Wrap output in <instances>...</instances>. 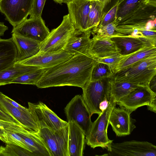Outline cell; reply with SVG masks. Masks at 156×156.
Segmentation results:
<instances>
[{
	"mask_svg": "<svg viewBox=\"0 0 156 156\" xmlns=\"http://www.w3.org/2000/svg\"><path fill=\"white\" fill-rule=\"evenodd\" d=\"M97 62L96 58L88 55H74L60 64L45 68L35 85L40 88L68 86L82 89L90 81L93 69Z\"/></svg>",
	"mask_w": 156,
	"mask_h": 156,
	"instance_id": "1",
	"label": "cell"
},
{
	"mask_svg": "<svg viewBox=\"0 0 156 156\" xmlns=\"http://www.w3.org/2000/svg\"><path fill=\"white\" fill-rule=\"evenodd\" d=\"M156 74V55L140 60L115 73L111 77L115 81L126 82L138 85H149Z\"/></svg>",
	"mask_w": 156,
	"mask_h": 156,
	"instance_id": "2",
	"label": "cell"
},
{
	"mask_svg": "<svg viewBox=\"0 0 156 156\" xmlns=\"http://www.w3.org/2000/svg\"><path fill=\"white\" fill-rule=\"evenodd\" d=\"M116 105V103L110 98L108 107L92 122L89 132L85 136L87 144L91 147L94 149L100 147L107 149L113 142V140L108 138L107 129L111 113Z\"/></svg>",
	"mask_w": 156,
	"mask_h": 156,
	"instance_id": "3",
	"label": "cell"
},
{
	"mask_svg": "<svg viewBox=\"0 0 156 156\" xmlns=\"http://www.w3.org/2000/svg\"><path fill=\"white\" fill-rule=\"evenodd\" d=\"M111 77L89 82L82 88L83 101L91 115L94 114L99 115L100 103L105 99L110 98Z\"/></svg>",
	"mask_w": 156,
	"mask_h": 156,
	"instance_id": "4",
	"label": "cell"
},
{
	"mask_svg": "<svg viewBox=\"0 0 156 156\" xmlns=\"http://www.w3.org/2000/svg\"><path fill=\"white\" fill-rule=\"evenodd\" d=\"M75 28L69 14L63 16L60 24L52 30L40 44L41 52H59L63 50Z\"/></svg>",
	"mask_w": 156,
	"mask_h": 156,
	"instance_id": "5",
	"label": "cell"
},
{
	"mask_svg": "<svg viewBox=\"0 0 156 156\" xmlns=\"http://www.w3.org/2000/svg\"><path fill=\"white\" fill-rule=\"evenodd\" d=\"M69 124L55 131L47 128L37 133L47 149L50 156H69L68 151Z\"/></svg>",
	"mask_w": 156,
	"mask_h": 156,
	"instance_id": "6",
	"label": "cell"
},
{
	"mask_svg": "<svg viewBox=\"0 0 156 156\" xmlns=\"http://www.w3.org/2000/svg\"><path fill=\"white\" fill-rule=\"evenodd\" d=\"M110 156H156V146L147 141L135 140L110 144L107 149Z\"/></svg>",
	"mask_w": 156,
	"mask_h": 156,
	"instance_id": "7",
	"label": "cell"
},
{
	"mask_svg": "<svg viewBox=\"0 0 156 156\" xmlns=\"http://www.w3.org/2000/svg\"><path fill=\"white\" fill-rule=\"evenodd\" d=\"M68 122L76 123L84 132L85 136L88 133L92 122L90 113L82 95L75 96L65 108Z\"/></svg>",
	"mask_w": 156,
	"mask_h": 156,
	"instance_id": "8",
	"label": "cell"
},
{
	"mask_svg": "<svg viewBox=\"0 0 156 156\" xmlns=\"http://www.w3.org/2000/svg\"><path fill=\"white\" fill-rule=\"evenodd\" d=\"M34 0H0V12L13 28L27 19Z\"/></svg>",
	"mask_w": 156,
	"mask_h": 156,
	"instance_id": "9",
	"label": "cell"
},
{
	"mask_svg": "<svg viewBox=\"0 0 156 156\" xmlns=\"http://www.w3.org/2000/svg\"><path fill=\"white\" fill-rule=\"evenodd\" d=\"M28 108L39 129L47 128L53 131L62 128L68 122L59 117L45 104L40 101L37 104L28 102Z\"/></svg>",
	"mask_w": 156,
	"mask_h": 156,
	"instance_id": "10",
	"label": "cell"
},
{
	"mask_svg": "<svg viewBox=\"0 0 156 156\" xmlns=\"http://www.w3.org/2000/svg\"><path fill=\"white\" fill-rule=\"evenodd\" d=\"M156 93L150 89L149 85H139L129 93L120 98L116 104L131 114L138 108L149 105Z\"/></svg>",
	"mask_w": 156,
	"mask_h": 156,
	"instance_id": "11",
	"label": "cell"
},
{
	"mask_svg": "<svg viewBox=\"0 0 156 156\" xmlns=\"http://www.w3.org/2000/svg\"><path fill=\"white\" fill-rule=\"evenodd\" d=\"M50 32L44 20L41 17L27 19L17 27L13 28L11 33L41 43Z\"/></svg>",
	"mask_w": 156,
	"mask_h": 156,
	"instance_id": "12",
	"label": "cell"
},
{
	"mask_svg": "<svg viewBox=\"0 0 156 156\" xmlns=\"http://www.w3.org/2000/svg\"><path fill=\"white\" fill-rule=\"evenodd\" d=\"M4 95L0 91V110L13 118L27 131L38 133L39 129L30 111L25 112L14 107L6 100Z\"/></svg>",
	"mask_w": 156,
	"mask_h": 156,
	"instance_id": "13",
	"label": "cell"
},
{
	"mask_svg": "<svg viewBox=\"0 0 156 156\" xmlns=\"http://www.w3.org/2000/svg\"><path fill=\"white\" fill-rule=\"evenodd\" d=\"M73 55L64 50L55 52H39L29 58L16 62L41 68H48L65 62Z\"/></svg>",
	"mask_w": 156,
	"mask_h": 156,
	"instance_id": "14",
	"label": "cell"
},
{
	"mask_svg": "<svg viewBox=\"0 0 156 156\" xmlns=\"http://www.w3.org/2000/svg\"><path fill=\"white\" fill-rule=\"evenodd\" d=\"M130 114L121 108L115 106L111 113L109 124L116 136L121 137L130 135L136 128Z\"/></svg>",
	"mask_w": 156,
	"mask_h": 156,
	"instance_id": "15",
	"label": "cell"
},
{
	"mask_svg": "<svg viewBox=\"0 0 156 156\" xmlns=\"http://www.w3.org/2000/svg\"><path fill=\"white\" fill-rule=\"evenodd\" d=\"M91 0H70L66 3L68 14L76 29L88 30Z\"/></svg>",
	"mask_w": 156,
	"mask_h": 156,
	"instance_id": "16",
	"label": "cell"
},
{
	"mask_svg": "<svg viewBox=\"0 0 156 156\" xmlns=\"http://www.w3.org/2000/svg\"><path fill=\"white\" fill-rule=\"evenodd\" d=\"M110 37L114 42L119 54L122 56L131 54L148 45H156L146 39L129 35L122 34L112 36Z\"/></svg>",
	"mask_w": 156,
	"mask_h": 156,
	"instance_id": "17",
	"label": "cell"
},
{
	"mask_svg": "<svg viewBox=\"0 0 156 156\" xmlns=\"http://www.w3.org/2000/svg\"><path fill=\"white\" fill-rule=\"evenodd\" d=\"M91 32V30L75 29L69 37L63 50L73 55L80 54L89 55Z\"/></svg>",
	"mask_w": 156,
	"mask_h": 156,
	"instance_id": "18",
	"label": "cell"
},
{
	"mask_svg": "<svg viewBox=\"0 0 156 156\" xmlns=\"http://www.w3.org/2000/svg\"><path fill=\"white\" fill-rule=\"evenodd\" d=\"M88 54L95 58H98L119 53L114 42L110 37L93 36L91 39Z\"/></svg>",
	"mask_w": 156,
	"mask_h": 156,
	"instance_id": "19",
	"label": "cell"
},
{
	"mask_svg": "<svg viewBox=\"0 0 156 156\" xmlns=\"http://www.w3.org/2000/svg\"><path fill=\"white\" fill-rule=\"evenodd\" d=\"M12 37L17 51L16 62L29 58L40 52L41 43L14 33Z\"/></svg>",
	"mask_w": 156,
	"mask_h": 156,
	"instance_id": "20",
	"label": "cell"
},
{
	"mask_svg": "<svg viewBox=\"0 0 156 156\" xmlns=\"http://www.w3.org/2000/svg\"><path fill=\"white\" fill-rule=\"evenodd\" d=\"M68 151L69 156H83L85 147V135L75 122H68Z\"/></svg>",
	"mask_w": 156,
	"mask_h": 156,
	"instance_id": "21",
	"label": "cell"
},
{
	"mask_svg": "<svg viewBox=\"0 0 156 156\" xmlns=\"http://www.w3.org/2000/svg\"><path fill=\"white\" fill-rule=\"evenodd\" d=\"M156 45L153 44L148 45L133 53L123 56L112 68L113 73L128 67L146 58L156 55Z\"/></svg>",
	"mask_w": 156,
	"mask_h": 156,
	"instance_id": "22",
	"label": "cell"
},
{
	"mask_svg": "<svg viewBox=\"0 0 156 156\" xmlns=\"http://www.w3.org/2000/svg\"><path fill=\"white\" fill-rule=\"evenodd\" d=\"M17 51L12 38H0V71L8 68L16 62Z\"/></svg>",
	"mask_w": 156,
	"mask_h": 156,
	"instance_id": "23",
	"label": "cell"
},
{
	"mask_svg": "<svg viewBox=\"0 0 156 156\" xmlns=\"http://www.w3.org/2000/svg\"><path fill=\"white\" fill-rule=\"evenodd\" d=\"M39 68H41L15 62L8 68L0 71V86L11 84L13 80L19 76Z\"/></svg>",
	"mask_w": 156,
	"mask_h": 156,
	"instance_id": "24",
	"label": "cell"
},
{
	"mask_svg": "<svg viewBox=\"0 0 156 156\" xmlns=\"http://www.w3.org/2000/svg\"><path fill=\"white\" fill-rule=\"evenodd\" d=\"M24 141L30 151L35 156H50L42 140L37 133L28 131L17 133Z\"/></svg>",
	"mask_w": 156,
	"mask_h": 156,
	"instance_id": "25",
	"label": "cell"
},
{
	"mask_svg": "<svg viewBox=\"0 0 156 156\" xmlns=\"http://www.w3.org/2000/svg\"><path fill=\"white\" fill-rule=\"evenodd\" d=\"M138 85L124 81H115L111 78L110 98L115 103Z\"/></svg>",
	"mask_w": 156,
	"mask_h": 156,
	"instance_id": "26",
	"label": "cell"
},
{
	"mask_svg": "<svg viewBox=\"0 0 156 156\" xmlns=\"http://www.w3.org/2000/svg\"><path fill=\"white\" fill-rule=\"evenodd\" d=\"M45 68H39L27 73L16 78L11 83H20L35 85L41 78Z\"/></svg>",
	"mask_w": 156,
	"mask_h": 156,
	"instance_id": "27",
	"label": "cell"
},
{
	"mask_svg": "<svg viewBox=\"0 0 156 156\" xmlns=\"http://www.w3.org/2000/svg\"><path fill=\"white\" fill-rule=\"evenodd\" d=\"M113 74L110 66L97 61L93 69L90 81H93L111 77Z\"/></svg>",
	"mask_w": 156,
	"mask_h": 156,
	"instance_id": "28",
	"label": "cell"
},
{
	"mask_svg": "<svg viewBox=\"0 0 156 156\" xmlns=\"http://www.w3.org/2000/svg\"><path fill=\"white\" fill-rule=\"evenodd\" d=\"M0 156H35L32 152L13 144L1 146Z\"/></svg>",
	"mask_w": 156,
	"mask_h": 156,
	"instance_id": "29",
	"label": "cell"
},
{
	"mask_svg": "<svg viewBox=\"0 0 156 156\" xmlns=\"http://www.w3.org/2000/svg\"><path fill=\"white\" fill-rule=\"evenodd\" d=\"M101 7L98 0H91L88 21V30L97 27L101 16Z\"/></svg>",
	"mask_w": 156,
	"mask_h": 156,
	"instance_id": "30",
	"label": "cell"
},
{
	"mask_svg": "<svg viewBox=\"0 0 156 156\" xmlns=\"http://www.w3.org/2000/svg\"><path fill=\"white\" fill-rule=\"evenodd\" d=\"M93 30V36L97 37L103 36L111 37L115 35H121L122 34L116 32L115 25L111 23L105 26H101L99 28L94 27Z\"/></svg>",
	"mask_w": 156,
	"mask_h": 156,
	"instance_id": "31",
	"label": "cell"
},
{
	"mask_svg": "<svg viewBox=\"0 0 156 156\" xmlns=\"http://www.w3.org/2000/svg\"><path fill=\"white\" fill-rule=\"evenodd\" d=\"M6 144H15L30 151L24 140L16 133L6 130Z\"/></svg>",
	"mask_w": 156,
	"mask_h": 156,
	"instance_id": "32",
	"label": "cell"
},
{
	"mask_svg": "<svg viewBox=\"0 0 156 156\" xmlns=\"http://www.w3.org/2000/svg\"><path fill=\"white\" fill-rule=\"evenodd\" d=\"M0 127L7 131H12L16 133L27 130L20 124L1 119H0Z\"/></svg>",
	"mask_w": 156,
	"mask_h": 156,
	"instance_id": "33",
	"label": "cell"
},
{
	"mask_svg": "<svg viewBox=\"0 0 156 156\" xmlns=\"http://www.w3.org/2000/svg\"><path fill=\"white\" fill-rule=\"evenodd\" d=\"M46 0H34L29 14L30 18L41 17L42 12Z\"/></svg>",
	"mask_w": 156,
	"mask_h": 156,
	"instance_id": "34",
	"label": "cell"
},
{
	"mask_svg": "<svg viewBox=\"0 0 156 156\" xmlns=\"http://www.w3.org/2000/svg\"><path fill=\"white\" fill-rule=\"evenodd\" d=\"M123 56L119 54H118L105 57L96 58V59L98 62L104 63L109 65L112 69L114 66L121 59Z\"/></svg>",
	"mask_w": 156,
	"mask_h": 156,
	"instance_id": "35",
	"label": "cell"
},
{
	"mask_svg": "<svg viewBox=\"0 0 156 156\" xmlns=\"http://www.w3.org/2000/svg\"><path fill=\"white\" fill-rule=\"evenodd\" d=\"M138 0H127L120 9L119 15L123 16L127 14L136 6Z\"/></svg>",
	"mask_w": 156,
	"mask_h": 156,
	"instance_id": "36",
	"label": "cell"
},
{
	"mask_svg": "<svg viewBox=\"0 0 156 156\" xmlns=\"http://www.w3.org/2000/svg\"><path fill=\"white\" fill-rule=\"evenodd\" d=\"M117 9V6H116L108 11L101 22V26H105L112 22L115 16Z\"/></svg>",
	"mask_w": 156,
	"mask_h": 156,
	"instance_id": "37",
	"label": "cell"
},
{
	"mask_svg": "<svg viewBox=\"0 0 156 156\" xmlns=\"http://www.w3.org/2000/svg\"><path fill=\"white\" fill-rule=\"evenodd\" d=\"M4 97L5 98L6 100L14 107L25 112H30V110L28 108H27L22 106L12 99L5 95H4Z\"/></svg>",
	"mask_w": 156,
	"mask_h": 156,
	"instance_id": "38",
	"label": "cell"
},
{
	"mask_svg": "<svg viewBox=\"0 0 156 156\" xmlns=\"http://www.w3.org/2000/svg\"><path fill=\"white\" fill-rule=\"evenodd\" d=\"M0 119L4 120L10 122H14L19 124L13 118H12L8 115L5 113L0 110Z\"/></svg>",
	"mask_w": 156,
	"mask_h": 156,
	"instance_id": "39",
	"label": "cell"
},
{
	"mask_svg": "<svg viewBox=\"0 0 156 156\" xmlns=\"http://www.w3.org/2000/svg\"><path fill=\"white\" fill-rule=\"evenodd\" d=\"M147 109L151 111L156 113V96L153 98L150 104L147 106Z\"/></svg>",
	"mask_w": 156,
	"mask_h": 156,
	"instance_id": "40",
	"label": "cell"
},
{
	"mask_svg": "<svg viewBox=\"0 0 156 156\" xmlns=\"http://www.w3.org/2000/svg\"><path fill=\"white\" fill-rule=\"evenodd\" d=\"M109 102V100L106 98L100 103L99 108L101 112L106 109L108 105Z\"/></svg>",
	"mask_w": 156,
	"mask_h": 156,
	"instance_id": "41",
	"label": "cell"
},
{
	"mask_svg": "<svg viewBox=\"0 0 156 156\" xmlns=\"http://www.w3.org/2000/svg\"><path fill=\"white\" fill-rule=\"evenodd\" d=\"M156 75L150 81L149 84V87L151 90L154 93H156Z\"/></svg>",
	"mask_w": 156,
	"mask_h": 156,
	"instance_id": "42",
	"label": "cell"
},
{
	"mask_svg": "<svg viewBox=\"0 0 156 156\" xmlns=\"http://www.w3.org/2000/svg\"><path fill=\"white\" fill-rule=\"evenodd\" d=\"M155 22L149 21L146 24L144 29L147 30H155Z\"/></svg>",
	"mask_w": 156,
	"mask_h": 156,
	"instance_id": "43",
	"label": "cell"
},
{
	"mask_svg": "<svg viewBox=\"0 0 156 156\" xmlns=\"http://www.w3.org/2000/svg\"><path fill=\"white\" fill-rule=\"evenodd\" d=\"M6 130L0 127V140L6 143Z\"/></svg>",
	"mask_w": 156,
	"mask_h": 156,
	"instance_id": "44",
	"label": "cell"
},
{
	"mask_svg": "<svg viewBox=\"0 0 156 156\" xmlns=\"http://www.w3.org/2000/svg\"><path fill=\"white\" fill-rule=\"evenodd\" d=\"M8 29V27L4 24V23L0 22V38L4 35V33Z\"/></svg>",
	"mask_w": 156,
	"mask_h": 156,
	"instance_id": "45",
	"label": "cell"
},
{
	"mask_svg": "<svg viewBox=\"0 0 156 156\" xmlns=\"http://www.w3.org/2000/svg\"><path fill=\"white\" fill-rule=\"evenodd\" d=\"M55 2L58 3L59 4H61L63 3V1L62 0H53Z\"/></svg>",
	"mask_w": 156,
	"mask_h": 156,
	"instance_id": "46",
	"label": "cell"
},
{
	"mask_svg": "<svg viewBox=\"0 0 156 156\" xmlns=\"http://www.w3.org/2000/svg\"><path fill=\"white\" fill-rule=\"evenodd\" d=\"M62 0L63 1V3L66 4L67 3V2L70 0Z\"/></svg>",
	"mask_w": 156,
	"mask_h": 156,
	"instance_id": "47",
	"label": "cell"
},
{
	"mask_svg": "<svg viewBox=\"0 0 156 156\" xmlns=\"http://www.w3.org/2000/svg\"><path fill=\"white\" fill-rule=\"evenodd\" d=\"M1 147V146H0V150Z\"/></svg>",
	"mask_w": 156,
	"mask_h": 156,
	"instance_id": "48",
	"label": "cell"
},
{
	"mask_svg": "<svg viewBox=\"0 0 156 156\" xmlns=\"http://www.w3.org/2000/svg\"><path fill=\"white\" fill-rule=\"evenodd\" d=\"M100 0V1H101V0Z\"/></svg>",
	"mask_w": 156,
	"mask_h": 156,
	"instance_id": "49",
	"label": "cell"
}]
</instances>
